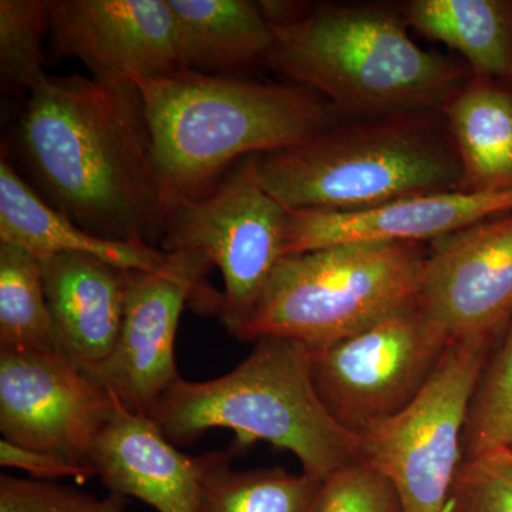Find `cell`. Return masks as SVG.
<instances>
[{"label": "cell", "instance_id": "6da1fadb", "mask_svg": "<svg viewBox=\"0 0 512 512\" xmlns=\"http://www.w3.org/2000/svg\"><path fill=\"white\" fill-rule=\"evenodd\" d=\"M42 197L96 237L161 249L177 198L157 173L134 83L47 76L16 127Z\"/></svg>", "mask_w": 512, "mask_h": 512}, {"label": "cell", "instance_id": "7a4b0ae2", "mask_svg": "<svg viewBox=\"0 0 512 512\" xmlns=\"http://www.w3.org/2000/svg\"><path fill=\"white\" fill-rule=\"evenodd\" d=\"M133 83L154 165L175 198L205 197L242 158L299 146L346 120L325 97L291 82L183 69Z\"/></svg>", "mask_w": 512, "mask_h": 512}, {"label": "cell", "instance_id": "3957f363", "mask_svg": "<svg viewBox=\"0 0 512 512\" xmlns=\"http://www.w3.org/2000/svg\"><path fill=\"white\" fill-rule=\"evenodd\" d=\"M272 30L266 66L325 97L346 120L441 111L474 76L463 60L417 45L393 6L306 3Z\"/></svg>", "mask_w": 512, "mask_h": 512}, {"label": "cell", "instance_id": "277c9868", "mask_svg": "<svg viewBox=\"0 0 512 512\" xmlns=\"http://www.w3.org/2000/svg\"><path fill=\"white\" fill-rule=\"evenodd\" d=\"M174 446L207 431H234L245 453L258 441L291 451L302 473L326 481L360 463L362 437L333 419L312 377V349L296 340H256L251 355L217 379L181 377L148 414Z\"/></svg>", "mask_w": 512, "mask_h": 512}, {"label": "cell", "instance_id": "5b68a950", "mask_svg": "<svg viewBox=\"0 0 512 512\" xmlns=\"http://www.w3.org/2000/svg\"><path fill=\"white\" fill-rule=\"evenodd\" d=\"M289 212H352L457 191L461 164L441 111L342 121L299 144L249 157Z\"/></svg>", "mask_w": 512, "mask_h": 512}, {"label": "cell", "instance_id": "8992f818", "mask_svg": "<svg viewBox=\"0 0 512 512\" xmlns=\"http://www.w3.org/2000/svg\"><path fill=\"white\" fill-rule=\"evenodd\" d=\"M427 251L410 242H353L284 256L234 338L296 340L312 350L417 302Z\"/></svg>", "mask_w": 512, "mask_h": 512}, {"label": "cell", "instance_id": "52a82bcc", "mask_svg": "<svg viewBox=\"0 0 512 512\" xmlns=\"http://www.w3.org/2000/svg\"><path fill=\"white\" fill-rule=\"evenodd\" d=\"M495 343L453 340L417 399L360 436V463L393 484L403 512H448L468 409Z\"/></svg>", "mask_w": 512, "mask_h": 512}, {"label": "cell", "instance_id": "ba28073f", "mask_svg": "<svg viewBox=\"0 0 512 512\" xmlns=\"http://www.w3.org/2000/svg\"><path fill=\"white\" fill-rule=\"evenodd\" d=\"M289 211L261 187L247 160L202 198H177L161 249L192 252L220 269V319L231 335L284 258Z\"/></svg>", "mask_w": 512, "mask_h": 512}, {"label": "cell", "instance_id": "9c48e42d", "mask_svg": "<svg viewBox=\"0 0 512 512\" xmlns=\"http://www.w3.org/2000/svg\"><path fill=\"white\" fill-rule=\"evenodd\" d=\"M450 343L416 302L350 338L312 350L313 383L333 419L362 436L417 399Z\"/></svg>", "mask_w": 512, "mask_h": 512}, {"label": "cell", "instance_id": "30bf717a", "mask_svg": "<svg viewBox=\"0 0 512 512\" xmlns=\"http://www.w3.org/2000/svg\"><path fill=\"white\" fill-rule=\"evenodd\" d=\"M117 400L59 352H0V431L29 450L90 466Z\"/></svg>", "mask_w": 512, "mask_h": 512}, {"label": "cell", "instance_id": "8fae6325", "mask_svg": "<svg viewBox=\"0 0 512 512\" xmlns=\"http://www.w3.org/2000/svg\"><path fill=\"white\" fill-rule=\"evenodd\" d=\"M417 306L450 342H498L512 322V211L431 242Z\"/></svg>", "mask_w": 512, "mask_h": 512}, {"label": "cell", "instance_id": "7c38bea8", "mask_svg": "<svg viewBox=\"0 0 512 512\" xmlns=\"http://www.w3.org/2000/svg\"><path fill=\"white\" fill-rule=\"evenodd\" d=\"M220 316L222 293L185 275L127 271L119 339L92 376L128 412L147 416L181 379L175 339L184 306Z\"/></svg>", "mask_w": 512, "mask_h": 512}, {"label": "cell", "instance_id": "4fadbf2b", "mask_svg": "<svg viewBox=\"0 0 512 512\" xmlns=\"http://www.w3.org/2000/svg\"><path fill=\"white\" fill-rule=\"evenodd\" d=\"M49 30L56 56L80 60L100 82L185 69L168 0H49Z\"/></svg>", "mask_w": 512, "mask_h": 512}, {"label": "cell", "instance_id": "5bb4252c", "mask_svg": "<svg viewBox=\"0 0 512 512\" xmlns=\"http://www.w3.org/2000/svg\"><path fill=\"white\" fill-rule=\"evenodd\" d=\"M241 450L187 456L165 439L147 416L117 406L94 441L90 466L109 493L134 497L158 512H201L202 485L208 473Z\"/></svg>", "mask_w": 512, "mask_h": 512}, {"label": "cell", "instance_id": "9a60e30c", "mask_svg": "<svg viewBox=\"0 0 512 512\" xmlns=\"http://www.w3.org/2000/svg\"><path fill=\"white\" fill-rule=\"evenodd\" d=\"M512 211V191L434 192L352 212H289L285 256L353 242L426 244Z\"/></svg>", "mask_w": 512, "mask_h": 512}, {"label": "cell", "instance_id": "2e32d148", "mask_svg": "<svg viewBox=\"0 0 512 512\" xmlns=\"http://www.w3.org/2000/svg\"><path fill=\"white\" fill-rule=\"evenodd\" d=\"M0 242L39 261L60 254L89 255L127 271L185 275L200 281L212 269L192 252H165L89 234L29 187L5 156L0 161Z\"/></svg>", "mask_w": 512, "mask_h": 512}, {"label": "cell", "instance_id": "e0dca14e", "mask_svg": "<svg viewBox=\"0 0 512 512\" xmlns=\"http://www.w3.org/2000/svg\"><path fill=\"white\" fill-rule=\"evenodd\" d=\"M57 352L92 373L116 348L126 306L127 269L89 255L40 261Z\"/></svg>", "mask_w": 512, "mask_h": 512}, {"label": "cell", "instance_id": "ac0fdd59", "mask_svg": "<svg viewBox=\"0 0 512 512\" xmlns=\"http://www.w3.org/2000/svg\"><path fill=\"white\" fill-rule=\"evenodd\" d=\"M441 113L460 158L458 191H512V86L473 76Z\"/></svg>", "mask_w": 512, "mask_h": 512}, {"label": "cell", "instance_id": "d6986e66", "mask_svg": "<svg viewBox=\"0 0 512 512\" xmlns=\"http://www.w3.org/2000/svg\"><path fill=\"white\" fill-rule=\"evenodd\" d=\"M177 19L185 69L235 72L266 63L274 30L248 0H168Z\"/></svg>", "mask_w": 512, "mask_h": 512}, {"label": "cell", "instance_id": "ffe728a7", "mask_svg": "<svg viewBox=\"0 0 512 512\" xmlns=\"http://www.w3.org/2000/svg\"><path fill=\"white\" fill-rule=\"evenodd\" d=\"M407 26L456 50L474 76L512 86V0H412Z\"/></svg>", "mask_w": 512, "mask_h": 512}, {"label": "cell", "instance_id": "44dd1931", "mask_svg": "<svg viewBox=\"0 0 512 512\" xmlns=\"http://www.w3.org/2000/svg\"><path fill=\"white\" fill-rule=\"evenodd\" d=\"M227 458L202 485L201 512H318L323 481L282 467L234 470Z\"/></svg>", "mask_w": 512, "mask_h": 512}, {"label": "cell", "instance_id": "7402d4cb", "mask_svg": "<svg viewBox=\"0 0 512 512\" xmlns=\"http://www.w3.org/2000/svg\"><path fill=\"white\" fill-rule=\"evenodd\" d=\"M0 352H57L39 259L0 242Z\"/></svg>", "mask_w": 512, "mask_h": 512}, {"label": "cell", "instance_id": "603a6c76", "mask_svg": "<svg viewBox=\"0 0 512 512\" xmlns=\"http://www.w3.org/2000/svg\"><path fill=\"white\" fill-rule=\"evenodd\" d=\"M512 450V322L485 362L463 431L464 458Z\"/></svg>", "mask_w": 512, "mask_h": 512}, {"label": "cell", "instance_id": "cb8c5ba5", "mask_svg": "<svg viewBox=\"0 0 512 512\" xmlns=\"http://www.w3.org/2000/svg\"><path fill=\"white\" fill-rule=\"evenodd\" d=\"M49 29V0L0 2V80L12 94H29L45 82L43 36Z\"/></svg>", "mask_w": 512, "mask_h": 512}, {"label": "cell", "instance_id": "d4e9b609", "mask_svg": "<svg viewBox=\"0 0 512 512\" xmlns=\"http://www.w3.org/2000/svg\"><path fill=\"white\" fill-rule=\"evenodd\" d=\"M448 512H512V450L464 458Z\"/></svg>", "mask_w": 512, "mask_h": 512}, {"label": "cell", "instance_id": "484cf974", "mask_svg": "<svg viewBox=\"0 0 512 512\" xmlns=\"http://www.w3.org/2000/svg\"><path fill=\"white\" fill-rule=\"evenodd\" d=\"M127 498H97L56 481L0 476V512H127Z\"/></svg>", "mask_w": 512, "mask_h": 512}, {"label": "cell", "instance_id": "4316f807", "mask_svg": "<svg viewBox=\"0 0 512 512\" xmlns=\"http://www.w3.org/2000/svg\"><path fill=\"white\" fill-rule=\"evenodd\" d=\"M318 512H403L393 484L365 463L323 481Z\"/></svg>", "mask_w": 512, "mask_h": 512}, {"label": "cell", "instance_id": "83f0119b", "mask_svg": "<svg viewBox=\"0 0 512 512\" xmlns=\"http://www.w3.org/2000/svg\"><path fill=\"white\" fill-rule=\"evenodd\" d=\"M0 464L3 467L26 471L33 477L45 481L72 478L83 484L96 477V471L92 466L72 463L55 454L19 447L5 439L0 441Z\"/></svg>", "mask_w": 512, "mask_h": 512}]
</instances>
